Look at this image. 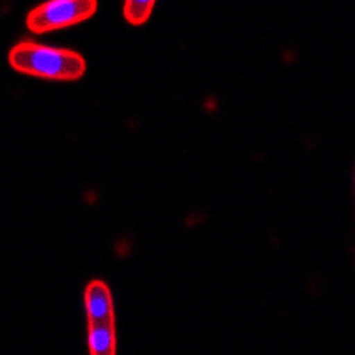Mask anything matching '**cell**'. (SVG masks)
<instances>
[{
	"label": "cell",
	"instance_id": "3957f363",
	"mask_svg": "<svg viewBox=\"0 0 355 355\" xmlns=\"http://www.w3.org/2000/svg\"><path fill=\"white\" fill-rule=\"evenodd\" d=\"M87 323L114 320V304L110 288L103 281H91L84 291Z\"/></svg>",
	"mask_w": 355,
	"mask_h": 355
},
{
	"label": "cell",
	"instance_id": "5b68a950",
	"mask_svg": "<svg viewBox=\"0 0 355 355\" xmlns=\"http://www.w3.org/2000/svg\"><path fill=\"white\" fill-rule=\"evenodd\" d=\"M157 0H125L123 17L133 27H141L150 20Z\"/></svg>",
	"mask_w": 355,
	"mask_h": 355
},
{
	"label": "cell",
	"instance_id": "6da1fadb",
	"mask_svg": "<svg viewBox=\"0 0 355 355\" xmlns=\"http://www.w3.org/2000/svg\"><path fill=\"white\" fill-rule=\"evenodd\" d=\"M8 62L15 71L44 80L75 82L87 71L84 55L75 50L53 49L34 41H20L9 50Z\"/></svg>",
	"mask_w": 355,
	"mask_h": 355
},
{
	"label": "cell",
	"instance_id": "7a4b0ae2",
	"mask_svg": "<svg viewBox=\"0 0 355 355\" xmlns=\"http://www.w3.org/2000/svg\"><path fill=\"white\" fill-rule=\"evenodd\" d=\"M98 0H46L31 9L25 25L33 34L73 27L94 17Z\"/></svg>",
	"mask_w": 355,
	"mask_h": 355
},
{
	"label": "cell",
	"instance_id": "277c9868",
	"mask_svg": "<svg viewBox=\"0 0 355 355\" xmlns=\"http://www.w3.org/2000/svg\"><path fill=\"white\" fill-rule=\"evenodd\" d=\"M87 343L91 355L116 354V318L89 323Z\"/></svg>",
	"mask_w": 355,
	"mask_h": 355
}]
</instances>
